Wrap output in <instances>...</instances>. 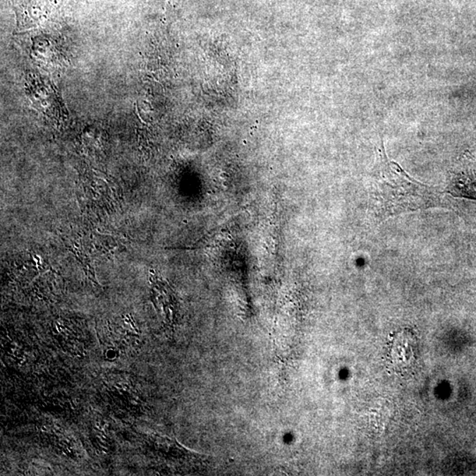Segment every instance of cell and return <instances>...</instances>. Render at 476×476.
<instances>
[{
  "instance_id": "6da1fadb",
  "label": "cell",
  "mask_w": 476,
  "mask_h": 476,
  "mask_svg": "<svg viewBox=\"0 0 476 476\" xmlns=\"http://www.w3.org/2000/svg\"><path fill=\"white\" fill-rule=\"evenodd\" d=\"M369 194L370 210L379 221L411 212L447 207L444 193L413 179L388 159L383 146L377 150Z\"/></svg>"
},
{
  "instance_id": "7a4b0ae2",
  "label": "cell",
  "mask_w": 476,
  "mask_h": 476,
  "mask_svg": "<svg viewBox=\"0 0 476 476\" xmlns=\"http://www.w3.org/2000/svg\"><path fill=\"white\" fill-rule=\"evenodd\" d=\"M444 193L476 200V161L470 152L462 154L454 165Z\"/></svg>"
},
{
  "instance_id": "3957f363",
  "label": "cell",
  "mask_w": 476,
  "mask_h": 476,
  "mask_svg": "<svg viewBox=\"0 0 476 476\" xmlns=\"http://www.w3.org/2000/svg\"><path fill=\"white\" fill-rule=\"evenodd\" d=\"M415 341L410 338V334L402 333L395 338L393 345V359L395 365L401 368H408L415 362Z\"/></svg>"
}]
</instances>
